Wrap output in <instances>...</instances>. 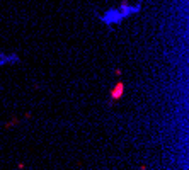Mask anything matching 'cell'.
<instances>
[{"instance_id": "cell-1", "label": "cell", "mask_w": 189, "mask_h": 170, "mask_svg": "<svg viewBox=\"0 0 189 170\" xmlns=\"http://www.w3.org/2000/svg\"><path fill=\"white\" fill-rule=\"evenodd\" d=\"M121 89H123L121 85H118V87H116V92H114V97H119V95H121Z\"/></svg>"}]
</instances>
